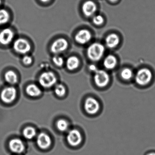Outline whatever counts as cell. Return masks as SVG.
Wrapping results in <instances>:
<instances>
[{
  "label": "cell",
  "mask_w": 155,
  "mask_h": 155,
  "mask_svg": "<svg viewBox=\"0 0 155 155\" xmlns=\"http://www.w3.org/2000/svg\"><path fill=\"white\" fill-rule=\"evenodd\" d=\"M105 51L104 45L99 42H95L89 46L87 49V55L92 61H98L102 58Z\"/></svg>",
  "instance_id": "6da1fadb"
},
{
  "label": "cell",
  "mask_w": 155,
  "mask_h": 155,
  "mask_svg": "<svg viewBox=\"0 0 155 155\" xmlns=\"http://www.w3.org/2000/svg\"><path fill=\"white\" fill-rule=\"evenodd\" d=\"M57 82L56 75L51 71L43 72L39 78V82L41 87L49 88L54 86Z\"/></svg>",
  "instance_id": "7a4b0ae2"
},
{
  "label": "cell",
  "mask_w": 155,
  "mask_h": 155,
  "mask_svg": "<svg viewBox=\"0 0 155 155\" xmlns=\"http://www.w3.org/2000/svg\"><path fill=\"white\" fill-rule=\"evenodd\" d=\"M152 78L151 71L147 68L140 69L137 72L135 79L136 83L140 86H146L150 82Z\"/></svg>",
  "instance_id": "3957f363"
},
{
  "label": "cell",
  "mask_w": 155,
  "mask_h": 155,
  "mask_svg": "<svg viewBox=\"0 0 155 155\" xmlns=\"http://www.w3.org/2000/svg\"><path fill=\"white\" fill-rule=\"evenodd\" d=\"M94 80L95 84L99 87H104L108 84L110 76L108 73L103 70H98L95 72Z\"/></svg>",
  "instance_id": "277c9868"
},
{
  "label": "cell",
  "mask_w": 155,
  "mask_h": 155,
  "mask_svg": "<svg viewBox=\"0 0 155 155\" xmlns=\"http://www.w3.org/2000/svg\"><path fill=\"white\" fill-rule=\"evenodd\" d=\"M14 50L21 54H26L31 50V46L28 41L24 38L18 39L13 43Z\"/></svg>",
  "instance_id": "5b68a950"
},
{
  "label": "cell",
  "mask_w": 155,
  "mask_h": 155,
  "mask_svg": "<svg viewBox=\"0 0 155 155\" xmlns=\"http://www.w3.org/2000/svg\"><path fill=\"white\" fill-rule=\"evenodd\" d=\"M17 96L16 89L12 86L4 88L1 93V98L6 103H12L16 99Z\"/></svg>",
  "instance_id": "8992f818"
},
{
  "label": "cell",
  "mask_w": 155,
  "mask_h": 155,
  "mask_svg": "<svg viewBox=\"0 0 155 155\" xmlns=\"http://www.w3.org/2000/svg\"><path fill=\"white\" fill-rule=\"evenodd\" d=\"M68 47V42L63 38H59L56 40L51 44V51L55 54L62 53L66 50Z\"/></svg>",
  "instance_id": "52a82bcc"
},
{
  "label": "cell",
  "mask_w": 155,
  "mask_h": 155,
  "mask_svg": "<svg viewBox=\"0 0 155 155\" xmlns=\"http://www.w3.org/2000/svg\"><path fill=\"white\" fill-rule=\"evenodd\" d=\"M84 107L87 113L90 115H95L100 110V105L97 100L90 97L86 99Z\"/></svg>",
  "instance_id": "ba28073f"
},
{
  "label": "cell",
  "mask_w": 155,
  "mask_h": 155,
  "mask_svg": "<svg viewBox=\"0 0 155 155\" xmlns=\"http://www.w3.org/2000/svg\"><path fill=\"white\" fill-rule=\"evenodd\" d=\"M68 143L72 147H77L81 144L82 141V136L81 133L77 129L70 130L67 135Z\"/></svg>",
  "instance_id": "9c48e42d"
},
{
  "label": "cell",
  "mask_w": 155,
  "mask_h": 155,
  "mask_svg": "<svg viewBox=\"0 0 155 155\" xmlns=\"http://www.w3.org/2000/svg\"><path fill=\"white\" fill-rule=\"evenodd\" d=\"M13 31L8 28L3 29L0 31V44L3 46L9 45L14 38Z\"/></svg>",
  "instance_id": "30bf717a"
},
{
  "label": "cell",
  "mask_w": 155,
  "mask_h": 155,
  "mask_svg": "<svg viewBox=\"0 0 155 155\" xmlns=\"http://www.w3.org/2000/svg\"><path fill=\"white\" fill-rule=\"evenodd\" d=\"M92 38V35L89 31L86 29L81 30L75 35V40L78 43L84 45L88 43Z\"/></svg>",
  "instance_id": "8fae6325"
},
{
  "label": "cell",
  "mask_w": 155,
  "mask_h": 155,
  "mask_svg": "<svg viewBox=\"0 0 155 155\" xmlns=\"http://www.w3.org/2000/svg\"><path fill=\"white\" fill-rule=\"evenodd\" d=\"M97 10V5L92 1H87L82 5V12L86 17H91L93 16L96 13Z\"/></svg>",
  "instance_id": "7c38bea8"
},
{
  "label": "cell",
  "mask_w": 155,
  "mask_h": 155,
  "mask_svg": "<svg viewBox=\"0 0 155 155\" xmlns=\"http://www.w3.org/2000/svg\"><path fill=\"white\" fill-rule=\"evenodd\" d=\"M10 149L17 154L22 153L25 150V145L21 140L14 138L11 140L9 143Z\"/></svg>",
  "instance_id": "4fadbf2b"
},
{
  "label": "cell",
  "mask_w": 155,
  "mask_h": 155,
  "mask_svg": "<svg viewBox=\"0 0 155 155\" xmlns=\"http://www.w3.org/2000/svg\"><path fill=\"white\" fill-rule=\"evenodd\" d=\"M38 146L40 148L46 149L50 147L51 144V140L50 137L45 133H41L37 138Z\"/></svg>",
  "instance_id": "5bb4252c"
},
{
  "label": "cell",
  "mask_w": 155,
  "mask_h": 155,
  "mask_svg": "<svg viewBox=\"0 0 155 155\" xmlns=\"http://www.w3.org/2000/svg\"><path fill=\"white\" fill-rule=\"evenodd\" d=\"M119 37L115 33L110 34L105 40L106 46L109 48L112 49L116 48L119 44Z\"/></svg>",
  "instance_id": "9a60e30c"
},
{
  "label": "cell",
  "mask_w": 155,
  "mask_h": 155,
  "mask_svg": "<svg viewBox=\"0 0 155 155\" xmlns=\"http://www.w3.org/2000/svg\"><path fill=\"white\" fill-rule=\"evenodd\" d=\"M117 58L113 55H109L105 58L103 61V66L107 70H111L116 67L117 64Z\"/></svg>",
  "instance_id": "2e32d148"
},
{
  "label": "cell",
  "mask_w": 155,
  "mask_h": 155,
  "mask_svg": "<svg viewBox=\"0 0 155 155\" xmlns=\"http://www.w3.org/2000/svg\"><path fill=\"white\" fill-rule=\"evenodd\" d=\"M80 61L76 56H71L68 58L66 61V67L70 71H74L78 68Z\"/></svg>",
  "instance_id": "e0dca14e"
},
{
  "label": "cell",
  "mask_w": 155,
  "mask_h": 155,
  "mask_svg": "<svg viewBox=\"0 0 155 155\" xmlns=\"http://www.w3.org/2000/svg\"><path fill=\"white\" fill-rule=\"evenodd\" d=\"M27 94L31 97H38L41 94V91L37 85L34 84L29 85L26 88Z\"/></svg>",
  "instance_id": "ac0fdd59"
},
{
  "label": "cell",
  "mask_w": 155,
  "mask_h": 155,
  "mask_svg": "<svg viewBox=\"0 0 155 155\" xmlns=\"http://www.w3.org/2000/svg\"><path fill=\"white\" fill-rule=\"evenodd\" d=\"M5 81L11 85H14L18 82V78L16 72L12 70L8 71L4 75Z\"/></svg>",
  "instance_id": "d6986e66"
},
{
  "label": "cell",
  "mask_w": 155,
  "mask_h": 155,
  "mask_svg": "<svg viewBox=\"0 0 155 155\" xmlns=\"http://www.w3.org/2000/svg\"><path fill=\"white\" fill-rule=\"evenodd\" d=\"M24 137L27 139H32L37 135V132L34 128L31 127H27L24 129L23 131Z\"/></svg>",
  "instance_id": "ffe728a7"
},
{
  "label": "cell",
  "mask_w": 155,
  "mask_h": 155,
  "mask_svg": "<svg viewBox=\"0 0 155 155\" xmlns=\"http://www.w3.org/2000/svg\"><path fill=\"white\" fill-rule=\"evenodd\" d=\"M10 20V14L4 9H0V26L7 24Z\"/></svg>",
  "instance_id": "44dd1931"
},
{
  "label": "cell",
  "mask_w": 155,
  "mask_h": 155,
  "mask_svg": "<svg viewBox=\"0 0 155 155\" xmlns=\"http://www.w3.org/2000/svg\"><path fill=\"white\" fill-rule=\"evenodd\" d=\"M69 124L67 120L64 119H59L57 122V127L61 132H65L69 128Z\"/></svg>",
  "instance_id": "7402d4cb"
},
{
  "label": "cell",
  "mask_w": 155,
  "mask_h": 155,
  "mask_svg": "<svg viewBox=\"0 0 155 155\" xmlns=\"http://www.w3.org/2000/svg\"><path fill=\"white\" fill-rule=\"evenodd\" d=\"M120 76L123 79L126 81L129 80L133 77V72L130 69L125 68L121 71Z\"/></svg>",
  "instance_id": "603a6c76"
},
{
  "label": "cell",
  "mask_w": 155,
  "mask_h": 155,
  "mask_svg": "<svg viewBox=\"0 0 155 155\" xmlns=\"http://www.w3.org/2000/svg\"><path fill=\"white\" fill-rule=\"evenodd\" d=\"M54 92L58 97H62L66 94V88L62 84H58L54 88Z\"/></svg>",
  "instance_id": "cb8c5ba5"
},
{
  "label": "cell",
  "mask_w": 155,
  "mask_h": 155,
  "mask_svg": "<svg viewBox=\"0 0 155 155\" xmlns=\"http://www.w3.org/2000/svg\"><path fill=\"white\" fill-rule=\"evenodd\" d=\"M53 63L58 67H61L64 63V60L62 57L58 55L54 56L52 58Z\"/></svg>",
  "instance_id": "d4e9b609"
},
{
  "label": "cell",
  "mask_w": 155,
  "mask_h": 155,
  "mask_svg": "<svg viewBox=\"0 0 155 155\" xmlns=\"http://www.w3.org/2000/svg\"><path fill=\"white\" fill-rule=\"evenodd\" d=\"M93 23L97 25H101L104 22V19L102 16L100 15H95L93 17L92 19Z\"/></svg>",
  "instance_id": "484cf974"
},
{
  "label": "cell",
  "mask_w": 155,
  "mask_h": 155,
  "mask_svg": "<svg viewBox=\"0 0 155 155\" xmlns=\"http://www.w3.org/2000/svg\"><path fill=\"white\" fill-rule=\"evenodd\" d=\"M22 62L25 65H30L32 62V58L31 56L26 55L22 58Z\"/></svg>",
  "instance_id": "4316f807"
},
{
  "label": "cell",
  "mask_w": 155,
  "mask_h": 155,
  "mask_svg": "<svg viewBox=\"0 0 155 155\" xmlns=\"http://www.w3.org/2000/svg\"><path fill=\"white\" fill-rule=\"evenodd\" d=\"M89 69L91 71L94 72V73L98 70L97 66L94 65V64H91V65H90L89 67Z\"/></svg>",
  "instance_id": "83f0119b"
},
{
  "label": "cell",
  "mask_w": 155,
  "mask_h": 155,
  "mask_svg": "<svg viewBox=\"0 0 155 155\" xmlns=\"http://www.w3.org/2000/svg\"><path fill=\"white\" fill-rule=\"evenodd\" d=\"M40 1L43 2H49L50 0H40Z\"/></svg>",
  "instance_id": "f1b7e54d"
},
{
  "label": "cell",
  "mask_w": 155,
  "mask_h": 155,
  "mask_svg": "<svg viewBox=\"0 0 155 155\" xmlns=\"http://www.w3.org/2000/svg\"><path fill=\"white\" fill-rule=\"evenodd\" d=\"M110 2H116L118 1V0H109Z\"/></svg>",
  "instance_id": "f546056e"
},
{
  "label": "cell",
  "mask_w": 155,
  "mask_h": 155,
  "mask_svg": "<svg viewBox=\"0 0 155 155\" xmlns=\"http://www.w3.org/2000/svg\"><path fill=\"white\" fill-rule=\"evenodd\" d=\"M147 155H155V152H150V153H148Z\"/></svg>",
  "instance_id": "4dcf8cb0"
},
{
  "label": "cell",
  "mask_w": 155,
  "mask_h": 155,
  "mask_svg": "<svg viewBox=\"0 0 155 155\" xmlns=\"http://www.w3.org/2000/svg\"><path fill=\"white\" fill-rule=\"evenodd\" d=\"M2 4V0H0V6Z\"/></svg>",
  "instance_id": "1f68e13d"
}]
</instances>
